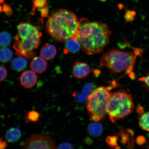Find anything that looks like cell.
<instances>
[{
	"mask_svg": "<svg viewBox=\"0 0 149 149\" xmlns=\"http://www.w3.org/2000/svg\"><path fill=\"white\" fill-rule=\"evenodd\" d=\"M111 90L110 87H98L93 89L87 98V109L91 120L94 122L101 120L107 114Z\"/></svg>",
	"mask_w": 149,
	"mask_h": 149,
	"instance_id": "obj_6",
	"label": "cell"
},
{
	"mask_svg": "<svg viewBox=\"0 0 149 149\" xmlns=\"http://www.w3.org/2000/svg\"><path fill=\"white\" fill-rule=\"evenodd\" d=\"M12 40V36L8 33L2 32L0 33V46L6 47L10 45Z\"/></svg>",
	"mask_w": 149,
	"mask_h": 149,
	"instance_id": "obj_19",
	"label": "cell"
},
{
	"mask_svg": "<svg viewBox=\"0 0 149 149\" xmlns=\"http://www.w3.org/2000/svg\"><path fill=\"white\" fill-rule=\"evenodd\" d=\"M13 55L12 52L9 48L3 47L0 48V61L7 63L11 60Z\"/></svg>",
	"mask_w": 149,
	"mask_h": 149,
	"instance_id": "obj_17",
	"label": "cell"
},
{
	"mask_svg": "<svg viewBox=\"0 0 149 149\" xmlns=\"http://www.w3.org/2000/svg\"><path fill=\"white\" fill-rule=\"evenodd\" d=\"M148 148H149V147H148Z\"/></svg>",
	"mask_w": 149,
	"mask_h": 149,
	"instance_id": "obj_36",
	"label": "cell"
},
{
	"mask_svg": "<svg viewBox=\"0 0 149 149\" xmlns=\"http://www.w3.org/2000/svg\"><path fill=\"white\" fill-rule=\"evenodd\" d=\"M129 77L132 80H134L136 79V76L135 74L133 72H132L128 74Z\"/></svg>",
	"mask_w": 149,
	"mask_h": 149,
	"instance_id": "obj_34",
	"label": "cell"
},
{
	"mask_svg": "<svg viewBox=\"0 0 149 149\" xmlns=\"http://www.w3.org/2000/svg\"><path fill=\"white\" fill-rule=\"evenodd\" d=\"M125 9V14L124 18L126 22H131L135 19V17L136 15V12L135 11L129 10L128 9Z\"/></svg>",
	"mask_w": 149,
	"mask_h": 149,
	"instance_id": "obj_22",
	"label": "cell"
},
{
	"mask_svg": "<svg viewBox=\"0 0 149 149\" xmlns=\"http://www.w3.org/2000/svg\"><path fill=\"white\" fill-rule=\"evenodd\" d=\"M5 0H0V5L4 3Z\"/></svg>",
	"mask_w": 149,
	"mask_h": 149,
	"instance_id": "obj_35",
	"label": "cell"
},
{
	"mask_svg": "<svg viewBox=\"0 0 149 149\" xmlns=\"http://www.w3.org/2000/svg\"><path fill=\"white\" fill-rule=\"evenodd\" d=\"M65 42V51L67 53H75L81 48V44L76 36L68 39Z\"/></svg>",
	"mask_w": 149,
	"mask_h": 149,
	"instance_id": "obj_11",
	"label": "cell"
},
{
	"mask_svg": "<svg viewBox=\"0 0 149 149\" xmlns=\"http://www.w3.org/2000/svg\"><path fill=\"white\" fill-rule=\"evenodd\" d=\"M92 83H88L84 86L81 93L77 95H74L76 101L77 103H81L84 102L87 100L89 94L92 92Z\"/></svg>",
	"mask_w": 149,
	"mask_h": 149,
	"instance_id": "obj_13",
	"label": "cell"
},
{
	"mask_svg": "<svg viewBox=\"0 0 149 149\" xmlns=\"http://www.w3.org/2000/svg\"><path fill=\"white\" fill-rule=\"evenodd\" d=\"M121 136L123 139L122 142L124 144H126L128 141H129L130 139V136L127 133H122L121 134Z\"/></svg>",
	"mask_w": 149,
	"mask_h": 149,
	"instance_id": "obj_29",
	"label": "cell"
},
{
	"mask_svg": "<svg viewBox=\"0 0 149 149\" xmlns=\"http://www.w3.org/2000/svg\"><path fill=\"white\" fill-rule=\"evenodd\" d=\"M136 142L137 145H142L146 143V139L144 136L140 135L136 139Z\"/></svg>",
	"mask_w": 149,
	"mask_h": 149,
	"instance_id": "obj_26",
	"label": "cell"
},
{
	"mask_svg": "<svg viewBox=\"0 0 149 149\" xmlns=\"http://www.w3.org/2000/svg\"><path fill=\"white\" fill-rule=\"evenodd\" d=\"M7 70L6 68L2 66H0V82L2 81L7 77Z\"/></svg>",
	"mask_w": 149,
	"mask_h": 149,
	"instance_id": "obj_23",
	"label": "cell"
},
{
	"mask_svg": "<svg viewBox=\"0 0 149 149\" xmlns=\"http://www.w3.org/2000/svg\"><path fill=\"white\" fill-rule=\"evenodd\" d=\"M56 148L55 142L49 136L38 134L28 137L23 145V148L26 149H53Z\"/></svg>",
	"mask_w": 149,
	"mask_h": 149,
	"instance_id": "obj_7",
	"label": "cell"
},
{
	"mask_svg": "<svg viewBox=\"0 0 149 149\" xmlns=\"http://www.w3.org/2000/svg\"><path fill=\"white\" fill-rule=\"evenodd\" d=\"M103 127L100 123H93L89 125L88 130L89 133L93 137H98L101 135L103 132Z\"/></svg>",
	"mask_w": 149,
	"mask_h": 149,
	"instance_id": "obj_16",
	"label": "cell"
},
{
	"mask_svg": "<svg viewBox=\"0 0 149 149\" xmlns=\"http://www.w3.org/2000/svg\"><path fill=\"white\" fill-rule=\"evenodd\" d=\"M27 62L24 58L19 57L13 59L11 63V66L17 72L22 71L26 68Z\"/></svg>",
	"mask_w": 149,
	"mask_h": 149,
	"instance_id": "obj_15",
	"label": "cell"
},
{
	"mask_svg": "<svg viewBox=\"0 0 149 149\" xmlns=\"http://www.w3.org/2000/svg\"><path fill=\"white\" fill-rule=\"evenodd\" d=\"M30 67L33 71L35 73L42 74L45 72L47 68V62L41 56L35 57L31 60Z\"/></svg>",
	"mask_w": 149,
	"mask_h": 149,
	"instance_id": "obj_10",
	"label": "cell"
},
{
	"mask_svg": "<svg viewBox=\"0 0 149 149\" xmlns=\"http://www.w3.org/2000/svg\"><path fill=\"white\" fill-rule=\"evenodd\" d=\"M118 137L116 136L113 137H110L107 139V142L111 146L115 147L117 146V141Z\"/></svg>",
	"mask_w": 149,
	"mask_h": 149,
	"instance_id": "obj_24",
	"label": "cell"
},
{
	"mask_svg": "<svg viewBox=\"0 0 149 149\" xmlns=\"http://www.w3.org/2000/svg\"><path fill=\"white\" fill-rule=\"evenodd\" d=\"M21 136L22 132L19 128H12L7 130L5 137L9 142L13 143L19 140Z\"/></svg>",
	"mask_w": 149,
	"mask_h": 149,
	"instance_id": "obj_14",
	"label": "cell"
},
{
	"mask_svg": "<svg viewBox=\"0 0 149 149\" xmlns=\"http://www.w3.org/2000/svg\"><path fill=\"white\" fill-rule=\"evenodd\" d=\"M137 56L133 51H125L113 48L104 54L100 65L108 68L111 75L125 72L126 74L133 72Z\"/></svg>",
	"mask_w": 149,
	"mask_h": 149,
	"instance_id": "obj_4",
	"label": "cell"
},
{
	"mask_svg": "<svg viewBox=\"0 0 149 149\" xmlns=\"http://www.w3.org/2000/svg\"><path fill=\"white\" fill-rule=\"evenodd\" d=\"M18 34L15 37L13 47L20 57L31 58L35 54V49L40 43L42 33L34 26L29 23H22L18 25Z\"/></svg>",
	"mask_w": 149,
	"mask_h": 149,
	"instance_id": "obj_3",
	"label": "cell"
},
{
	"mask_svg": "<svg viewBox=\"0 0 149 149\" xmlns=\"http://www.w3.org/2000/svg\"><path fill=\"white\" fill-rule=\"evenodd\" d=\"M2 10L5 13L7 16H10L12 14V9L9 6L6 4L3 5L2 7Z\"/></svg>",
	"mask_w": 149,
	"mask_h": 149,
	"instance_id": "obj_25",
	"label": "cell"
},
{
	"mask_svg": "<svg viewBox=\"0 0 149 149\" xmlns=\"http://www.w3.org/2000/svg\"><path fill=\"white\" fill-rule=\"evenodd\" d=\"M72 71L74 77L78 79L86 77L92 72L87 63L79 61H74L72 65Z\"/></svg>",
	"mask_w": 149,
	"mask_h": 149,
	"instance_id": "obj_8",
	"label": "cell"
},
{
	"mask_svg": "<svg viewBox=\"0 0 149 149\" xmlns=\"http://www.w3.org/2000/svg\"><path fill=\"white\" fill-rule=\"evenodd\" d=\"M131 94L124 89L111 93L107 103V112L111 122L124 119L134 111Z\"/></svg>",
	"mask_w": 149,
	"mask_h": 149,
	"instance_id": "obj_5",
	"label": "cell"
},
{
	"mask_svg": "<svg viewBox=\"0 0 149 149\" xmlns=\"http://www.w3.org/2000/svg\"><path fill=\"white\" fill-rule=\"evenodd\" d=\"M139 81H143L149 88V74L146 77H143L139 79Z\"/></svg>",
	"mask_w": 149,
	"mask_h": 149,
	"instance_id": "obj_32",
	"label": "cell"
},
{
	"mask_svg": "<svg viewBox=\"0 0 149 149\" xmlns=\"http://www.w3.org/2000/svg\"><path fill=\"white\" fill-rule=\"evenodd\" d=\"M76 36L84 53L87 55L101 53L109 43L111 32L107 24L100 21H89L82 18Z\"/></svg>",
	"mask_w": 149,
	"mask_h": 149,
	"instance_id": "obj_1",
	"label": "cell"
},
{
	"mask_svg": "<svg viewBox=\"0 0 149 149\" xmlns=\"http://www.w3.org/2000/svg\"><path fill=\"white\" fill-rule=\"evenodd\" d=\"M33 3V7L32 10V14H34L35 9H41L47 5V0H31Z\"/></svg>",
	"mask_w": 149,
	"mask_h": 149,
	"instance_id": "obj_21",
	"label": "cell"
},
{
	"mask_svg": "<svg viewBox=\"0 0 149 149\" xmlns=\"http://www.w3.org/2000/svg\"><path fill=\"white\" fill-rule=\"evenodd\" d=\"M72 145L69 143H65L59 145L58 148L59 149H72Z\"/></svg>",
	"mask_w": 149,
	"mask_h": 149,
	"instance_id": "obj_30",
	"label": "cell"
},
{
	"mask_svg": "<svg viewBox=\"0 0 149 149\" xmlns=\"http://www.w3.org/2000/svg\"><path fill=\"white\" fill-rule=\"evenodd\" d=\"M40 117V113L34 110L28 112L26 115V119L28 122H37L39 120Z\"/></svg>",
	"mask_w": 149,
	"mask_h": 149,
	"instance_id": "obj_20",
	"label": "cell"
},
{
	"mask_svg": "<svg viewBox=\"0 0 149 149\" xmlns=\"http://www.w3.org/2000/svg\"><path fill=\"white\" fill-rule=\"evenodd\" d=\"M37 81V77L35 72L31 70H27L21 74L20 83L24 87L31 88L35 86Z\"/></svg>",
	"mask_w": 149,
	"mask_h": 149,
	"instance_id": "obj_9",
	"label": "cell"
},
{
	"mask_svg": "<svg viewBox=\"0 0 149 149\" xmlns=\"http://www.w3.org/2000/svg\"><path fill=\"white\" fill-rule=\"evenodd\" d=\"M136 111L138 114L142 115L145 113L144 108L140 105H138L136 109Z\"/></svg>",
	"mask_w": 149,
	"mask_h": 149,
	"instance_id": "obj_31",
	"label": "cell"
},
{
	"mask_svg": "<svg viewBox=\"0 0 149 149\" xmlns=\"http://www.w3.org/2000/svg\"><path fill=\"white\" fill-rule=\"evenodd\" d=\"M139 125L143 130L149 132V111L141 115Z\"/></svg>",
	"mask_w": 149,
	"mask_h": 149,
	"instance_id": "obj_18",
	"label": "cell"
},
{
	"mask_svg": "<svg viewBox=\"0 0 149 149\" xmlns=\"http://www.w3.org/2000/svg\"><path fill=\"white\" fill-rule=\"evenodd\" d=\"M6 141L3 140L2 139H0V149H4L7 146Z\"/></svg>",
	"mask_w": 149,
	"mask_h": 149,
	"instance_id": "obj_33",
	"label": "cell"
},
{
	"mask_svg": "<svg viewBox=\"0 0 149 149\" xmlns=\"http://www.w3.org/2000/svg\"><path fill=\"white\" fill-rule=\"evenodd\" d=\"M57 54V49L53 45L46 43L40 49L41 56L46 60H50L55 57Z\"/></svg>",
	"mask_w": 149,
	"mask_h": 149,
	"instance_id": "obj_12",
	"label": "cell"
},
{
	"mask_svg": "<svg viewBox=\"0 0 149 149\" xmlns=\"http://www.w3.org/2000/svg\"><path fill=\"white\" fill-rule=\"evenodd\" d=\"M41 13V16L42 18L47 17L48 15V5L44 8L40 9Z\"/></svg>",
	"mask_w": 149,
	"mask_h": 149,
	"instance_id": "obj_27",
	"label": "cell"
},
{
	"mask_svg": "<svg viewBox=\"0 0 149 149\" xmlns=\"http://www.w3.org/2000/svg\"><path fill=\"white\" fill-rule=\"evenodd\" d=\"M144 49L142 48H134L133 49L134 53L137 56L142 57L143 53L144 52Z\"/></svg>",
	"mask_w": 149,
	"mask_h": 149,
	"instance_id": "obj_28",
	"label": "cell"
},
{
	"mask_svg": "<svg viewBox=\"0 0 149 149\" xmlns=\"http://www.w3.org/2000/svg\"><path fill=\"white\" fill-rule=\"evenodd\" d=\"M80 25L79 20L73 13L67 9H59L48 17L46 29L54 40L65 42L76 36Z\"/></svg>",
	"mask_w": 149,
	"mask_h": 149,
	"instance_id": "obj_2",
	"label": "cell"
}]
</instances>
